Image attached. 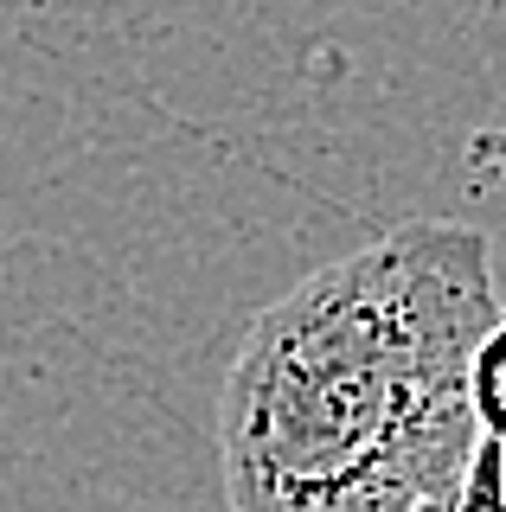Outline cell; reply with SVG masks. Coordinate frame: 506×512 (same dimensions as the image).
Here are the masks:
<instances>
[{"mask_svg":"<svg viewBox=\"0 0 506 512\" xmlns=\"http://www.w3.org/2000/svg\"><path fill=\"white\" fill-rule=\"evenodd\" d=\"M417 512H455V500H436V506H417Z\"/></svg>","mask_w":506,"mask_h":512,"instance_id":"obj_4","label":"cell"},{"mask_svg":"<svg viewBox=\"0 0 506 512\" xmlns=\"http://www.w3.org/2000/svg\"><path fill=\"white\" fill-rule=\"evenodd\" d=\"M500 320L494 244L410 218L295 282L244 333L218 397L231 512H417L481 448L468 359Z\"/></svg>","mask_w":506,"mask_h":512,"instance_id":"obj_1","label":"cell"},{"mask_svg":"<svg viewBox=\"0 0 506 512\" xmlns=\"http://www.w3.org/2000/svg\"><path fill=\"white\" fill-rule=\"evenodd\" d=\"M455 512H506V455L500 448H474L468 474H462V493H455Z\"/></svg>","mask_w":506,"mask_h":512,"instance_id":"obj_3","label":"cell"},{"mask_svg":"<svg viewBox=\"0 0 506 512\" xmlns=\"http://www.w3.org/2000/svg\"><path fill=\"white\" fill-rule=\"evenodd\" d=\"M468 410H474L481 442L506 455V308H500L494 327L481 333V346H474V359H468Z\"/></svg>","mask_w":506,"mask_h":512,"instance_id":"obj_2","label":"cell"}]
</instances>
